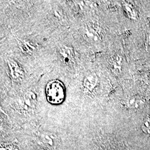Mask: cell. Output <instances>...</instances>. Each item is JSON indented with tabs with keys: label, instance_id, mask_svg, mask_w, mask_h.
Returning <instances> with one entry per match:
<instances>
[{
	"label": "cell",
	"instance_id": "6da1fadb",
	"mask_svg": "<svg viewBox=\"0 0 150 150\" xmlns=\"http://www.w3.org/2000/svg\"><path fill=\"white\" fill-rule=\"evenodd\" d=\"M45 93L47 101L51 104L58 105L64 101L65 88L60 81L54 80L49 82L46 87Z\"/></svg>",
	"mask_w": 150,
	"mask_h": 150
},
{
	"label": "cell",
	"instance_id": "7a4b0ae2",
	"mask_svg": "<svg viewBox=\"0 0 150 150\" xmlns=\"http://www.w3.org/2000/svg\"><path fill=\"white\" fill-rule=\"evenodd\" d=\"M59 55L61 59L65 64H69L74 61V52L71 48L64 47L59 50Z\"/></svg>",
	"mask_w": 150,
	"mask_h": 150
},
{
	"label": "cell",
	"instance_id": "3957f363",
	"mask_svg": "<svg viewBox=\"0 0 150 150\" xmlns=\"http://www.w3.org/2000/svg\"><path fill=\"white\" fill-rule=\"evenodd\" d=\"M12 77L15 79H21L23 77V72L21 67L16 62L11 60L8 62Z\"/></svg>",
	"mask_w": 150,
	"mask_h": 150
},
{
	"label": "cell",
	"instance_id": "277c9868",
	"mask_svg": "<svg viewBox=\"0 0 150 150\" xmlns=\"http://www.w3.org/2000/svg\"><path fill=\"white\" fill-rule=\"evenodd\" d=\"M97 77L96 74H91L86 76L83 81V85L85 87L89 90H92L96 85Z\"/></svg>",
	"mask_w": 150,
	"mask_h": 150
},
{
	"label": "cell",
	"instance_id": "5b68a950",
	"mask_svg": "<svg viewBox=\"0 0 150 150\" xmlns=\"http://www.w3.org/2000/svg\"><path fill=\"white\" fill-rule=\"evenodd\" d=\"M141 129L147 134H150V116L145 118L141 125Z\"/></svg>",
	"mask_w": 150,
	"mask_h": 150
}]
</instances>
